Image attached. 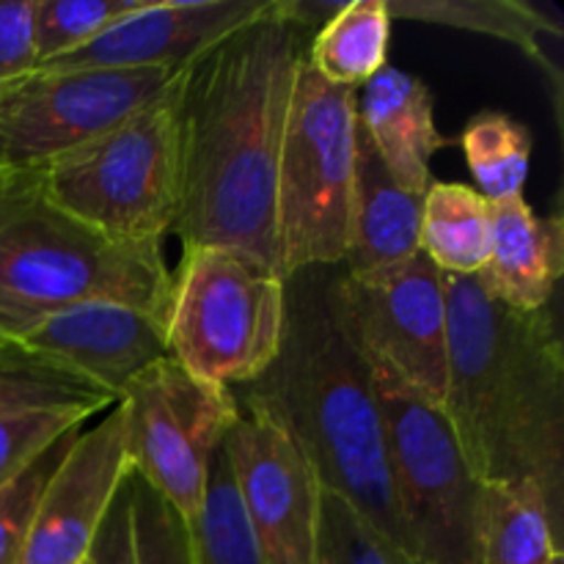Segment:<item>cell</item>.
Wrapping results in <instances>:
<instances>
[{"label": "cell", "mask_w": 564, "mask_h": 564, "mask_svg": "<svg viewBox=\"0 0 564 564\" xmlns=\"http://www.w3.org/2000/svg\"><path fill=\"white\" fill-rule=\"evenodd\" d=\"M102 413L86 408H50V411L17 413L0 419V488L17 477L33 457L42 455L53 441L86 427L88 419Z\"/></svg>", "instance_id": "cell-30"}, {"label": "cell", "mask_w": 564, "mask_h": 564, "mask_svg": "<svg viewBox=\"0 0 564 564\" xmlns=\"http://www.w3.org/2000/svg\"><path fill=\"white\" fill-rule=\"evenodd\" d=\"M36 64L33 0H6L0 3V80L22 75Z\"/></svg>", "instance_id": "cell-31"}, {"label": "cell", "mask_w": 564, "mask_h": 564, "mask_svg": "<svg viewBox=\"0 0 564 564\" xmlns=\"http://www.w3.org/2000/svg\"><path fill=\"white\" fill-rule=\"evenodd\" d=\"M116 408L132 474L191 523L209 463L240 419L235 391L193 378L165 356L124 386Z\"/></svg>", "instance_id": "cell-9"}, {"label": "cell", "mask_w": 564, "mask_h": 564, "mask_svg": "<svg viewBox=\"0 0 564 564\" xmlns=\"http://www.w3.org/2000/svg\"><path fill=\"white\" fill-rule=\"evenodd\" d=\"M466 163L488 202L523 196L532 163V132L501 110L471 116L460 135Z\"/></svg>", "instance_id": "cell-24"}, {"label": "cell", "mask_w": 564, "mask_h": 564, "mask_svg": "<svg viewBox=\"0 0 564 564\" xmlns=\"http://www.w3.org/2000/svg\"><path fill=\"white\" fill-rule=\"evenodd\" d=\"M314 564H405L341 496L323 490Z\"/></svg>", "instance_id": "cell-29"}, {"label": "cell", "mask_w": 564, "mask_h": 564, "mask_svg": "<svg viewBox=\"0 0 564 564\" xmlns=\"http://www.w3.org/2000/svg\"><path fill=\"white\" fill-rule=\"evenodd\" d=\"M391 17L386 0H350L317 28L306 64L330 86L358 88L372 80L389 58Z\"/></svg>", "instance_id": "cell-20"}, {"label": "cell", "mask_w": 564, "mask_h": 564, "mask_svg": "<svg viewBox=\"0 0 564 564\" xmlns=\"http://www.w3.org/2000/svg\"><path fill=\"white\" fill-rule=\"evenodd\" d=\"M358 127L397 185L419 196L430 191V163L452 141L435 124V99L419 77L383 66L372 80L364 83Z\"/></svg>", "instance_id": "cell-16"}, {"label": "cell", "mask_w": 564, "mask_h": 564, "mask_svg": "<svg viewBox=\"0 0 564 564\" xmlns=\"http://www.w3.org/2000/svg\"><path fill=\"white\" fill-rule=\"evenodd\" d=\"M339 306L367 361L444 408L449 375L444 275L422 251L378 273L341 270Z\"/></svg>", "instance_id": "cell-11"}, {"label": "cell", "mask_w": 564, "mask_h": 564, "mask_svg": "<svg viewBox=\"0 0 564 564\" xmlns=\"http://www.w3.org/2000/svg\"><path fill=\"white\" fill-rule=\"evenodd\" d=\"M367 367L383 419L405 562L479 564L482 485L468 468L444 411L389 369L372 361Z\"/></svg>", "instance_id": "cell-8"}, {"label": "cell", "mask_w": 564, "mask_h": 564, "mask_svg": "<svg viewBox=\"0 0 564 564\" xmlns=\"http://www.w3.org/2000/svg\"><path fill=\"white\" fill-rule=\"evenodd\" d=\"M31 350L119 400L124 386L169 356L165 319L121 303H77L17 336Z\"/></svg>", "instance_id": "cell-15"}, {"label": "cell", "mask_w": 564, "mask_h": 564, "mask_svg": "<svg viewBox=\"0 0 564 564\" xmlns=\"http://www.w3.org/2000/svg\"><path fill=\"white\" fill-rule=\"evenodd\" d=\"M562 242L556 215L538 218L523 196L490 202V248L479 281L516 312H543L560 284Z\"/></svg>", "instance_id": "cell-18"}, {"label": "cell", "mask_w": 564, "mask_h": 564, "mask_svg": "<svg viewBox=\"0 0 564 564\" xmlns=\"http://www.w3.org/2000/svg\"><path fill=\"white\" fill-rule=\"evenodd\" d=\"M444 275V416L479 485L534 482L562 529L564 352L554 317L496 301L479 275Z\"/></svg>", "instance_id": "cell-3"}, {"label": "cell", "mask_w": 564, "mask_h": 564, "mask_svg": "<svg viewBox=\"0 0 564 564\" xmlns=\"http://www.w3.org/2000/svg\"><path fill=\"white\" fill-rule=\"evenodd\" d=\"M560 554L562 529L538 485H482L479 564H554Z\"/></svg>", "instance_id": "cell-19"}, {"label": "cell", "mask_w": 564, "mask_h": 564, "mask_svg": "<svg viewBox=\"0 0 564 564\" xmlns=\"http://www.w3.org/2000/svg\"><path fill=\"white\" fill-rule=\"evenodd\" d=\"M185 77L180 69L102 135L44 165V196L116 240L163 242L180 215Z\"/></svg>", "instance_id": "cell-5"}, {"label": "cell", "mask_w": 564, "mask_h": 564, "mask_svg": "<svg viewBox=\"0 0 564 564\" xmlns=\"http://www.w3.org/2000/svg\"><path fill=\"white\" fill-rule=\"evenodd\" d=\"M356 130V88L330 86L303 58L275 176V264L281 279L345 262Z\"/></svg>", "instance_id": "cell-6"}, {"label": "cell", "mask_w": 564, "mask_h": 564, "mask_svg": "<svg viewBox=\"0 0 564 564\" xmlns=\"http://www.w3.org/2000/svg\"><path fill=\"white\" fill-rule=\"evenodd\" d=\"M141 3L143 0H33L39 64L83 47Z\"/></svg>", "instance_id": "cell-26"}, {"label": "cell", "mask_w": 564, "mask_h": 564, "mask_svg": "<svg viewBox=\"0 0 564 564\" xmlns=\"http://www.w3.org/2000/svg\"><path fill=\"white\" fill-rule=\"evenodd\" d=\"M174 75L33 66L0 80V176L39 174L149 102Z\"/></svg>", "instance_id": "cell-10"}, {"label": "cell", "mask_w": 564, "mask_h": 564, "mask_svg": "<svg viewBox=\"0 0 564 564\" xmlns=\"http://www.w3.org/2000/svg\"><path fill=\"white\" fill-rule=\"evenodd\" d=\"M83 564H94V562H91V556H88V560H86V562H83Z\"/></svg>", "instance_id": "cell-34"}, {"label": "cell", "mask_w": 564, "mask_h": 564, "mask_svg": "<svg viewBox=\"0 0 564 564\" xmlns=\"http://www.w3.org/2000/svg\"><path fill=\"white\" fill-rule=\"evenodd\" d=\"M116 405L110 394L31 350L0 336V419L50 408H86L105 413Z\"/></svg>", "instance_id": "cell-22"}, {"label": "cell", "mask_w": 564, "mask_h": 564, "mask_svg": "<svg viewBox=\"0 0 564 564\" xmlns=\"http://www.w3.org/2000/svg\"><path fill=\"white\" fill-rule=\"evenodd\" d=\"M193 564H264L235 494L224 446L209 463L202 507L191 523Z\"/></svg>", "instance_id": "cell-25"}, {"label": "cell", "mask_w": 564, "mask_h": 564, "mask_svg": "<svg viewBox=\"0 0 564 564\" xmlns=\"http://www.w3.org/2000/svg\"><path fill=\"white\" fill-rule=\"evenodd\" d=\"M224 452L264 564H314L323 485L295 441L273 419L240 411Z\"/></svg>", "instance_id": "cell-12"}, {"label": "cell", "mask_w": 564, "mask_h": 564, "mask_svg": "<svg viewBox=\"0 0 564 564\" xmlns=\"http://www.w3.org/2000/svg\"><path fill=\"white\" fill-rule=\"evenodd\" d=\"M135 564H193L191 527L138 474L127 477Z\"/></svg>", "instance_id": "cell-28"}, {"label": "cell", "mask_w": 564, "mask_h": 564, "mask_svg": "<svg viewBox=\"0 0 564 564\" xmlns=\"http://www.w3.org/2000/svg\"><path fill=\"white\" fill-rule=\"evenodd\" d=\"M422 207L424 196L397 185L358 127L347 253L341 270L347 275H367L416 257L422 251Z\"/></svg>", "instance_id": "cell-17"}, {"label": "cell", "mask_w": 564, "mask_h": 564, "mask_svg": "<svg viewBox=\"0 0 564 564\" xmlns=\"http://www.w3.org/2000/svg\"><path fill=\"white\" fill-rule=\"evenodd\" d=\"M419 248L446 275H477L488 262L490 202L477 187L433 182L424 193Z\"/></svg>", "instance_id": "cell-21"}, {"label": "cell", "mask_w": 564, "mask_h": 564, "mask_svg": "<svg viewBox=\"0 0 564 564\" xmlns=\"http://www.w3.org/2000/svg\"><path fill=\"white\" fill-rule=\"evenodd\" d=\"M554 564H564V554H560V556H556V560H554Z\"/></svg>", "instance_id": "cell-33"}, {"label": "cell", "mask_w": 564, "mask_h": 564, "mask_svg": "<svg viewBox=\"0 0 564 564\" xmlns=\"http://www.w3.org/2000/svg\"><path fill=\"white\" fill-rule=\"evenodd\" d=\"M83 427L61 435L39 457H33L11 482L0 488V564H20L25 554L28 534L36 518L39 501L47 490L50 479L58 471L61 460L72 449Z\"/></svg>", "instance_id": "cell-27"}, {"label": "cell", "mask_w": 564, "mask_h": 564, "mask_svg": "<svg viewBox=\"0 0 564 564\" xmlns=\"http://www.w3.org/2000/svg\"><path fill=\"white\" fill-rule=\"evenodd\" d=\"M94 564H135L132 554V527H130V494L127 482L121 485L119 496L110 505L102 527H99L97 540L91 545Z\"/></svg>", "instance_id": "cell-32"}, {"label": "cell", "mask_w": 564, "mask_h": 564, "mask_svg": "<svg viewBox=\"0 0 564 564\" xmlns=\"http://www.w3.org/2000/svg\"><path fill=\"white\" fill-rule=\"evenodd\" d=\"M303 50V28L270 0L253 22L187 66L182 99L185 248H226L279 273L275 176Z\"/></svg>", "instance_id": "cell-1"}, {"label": "cell", "mask_w": 564, "mask_h": 564, "mask_svg": "<svg viewBox=\"0 0 564 564\" xmlns=\"http://www.w3.org/2000/svg\"><path fill=\"white\" fill-rule=\"evenodd\" d=\"M163 242L102 235L44 196L36 174L0 176V336L77 303H121L165 319Z\"/></svg>", "instance_id": "cell-4"}, {"label": "cell", "mask_w": 564, "mask_h": 564, "mask_svg": "<svg viewBox=\"0 0 564 564\" xmlns=\"http://www.w3.org/2000/svg\"><path fill=\"white\" fill-rule=\"evenodd\" d=\"M386 3L394 20L405 17V20L435 22L471 33H488L512 42L538 64L551 66L540 36L560 33V25L527 3H510V0H494V3L490 0H386Z\"/></svg>", "instance_id": "cell-23"}, {"label": "cell", "mask_w": 564, "mask_h": 564, "mask_svg": "<svg viewBox=\"0 0 564 564\" xmlns=\"http://www.w3.org/2000/svg\"><path fill=\"white\" fill-rule=\"evenodd\" d=\"M339 275L341 264L284 279L279 356L235 397L240 411L273 419L312 463L323 490L350 501L405 562L383 419L372 375L339 306Z\"/></svg>", "instance_id": "cell-2"}, {"label": "cell", "mask_w": 564, "mask_h": 564, "mask_svg": "<svg viewBox=\"0 0 564 564\" xmlns=\"http://www.w3.org/2000/svg\"><path fill=\"white\" fill-rule=\"evenodd\" d=\"M268 6L270 0H143L97 39L39 66L180 72Z\"/></svg>", "instance_id": "cell-14"}, {"label": "cell", "mask_w": 564, "mask_h": 564, "mask_svg": "<svg viewBox=\"0 0 564 564\" xmlns=\"http://www.w3.org/2000/svg\"><path fill=\"white\" fill-rule=\"evenodd\" d=\"M132 466L119 408L83 427L50 479L20 564H83Z\"/></svg>", "instance_id": "cell-13"}, {"label": "cell", "mask_w": 564, "mask_h": 564, "mask_svg": "<svg viewBox=\"0 0 564 564\" xmlns=\"http://www.w3.org/2000/svg\"><path fill=\"white\" fill-rule=\"evenodd\" d=\"M286 284L279 273L226 248H185L171 273L169 356L218 389L253 383L279 356Z\"/></svg>", "instance_id": "cell-7"}]
</instances>
